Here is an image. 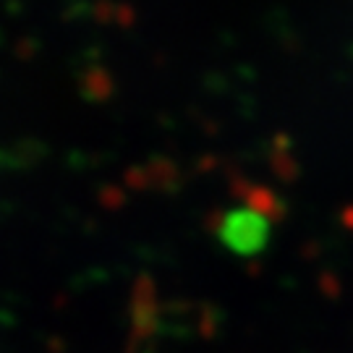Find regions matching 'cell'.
I'll list each match as a JSON object with an SVG mask.
<instances>
[{
    "instance_id": "cell-1",
    "label": "cell",
    "mask_w": 353,
    "mask_h": 353,
    "mask_svg": "<svg viewBox=\"0 0 353 353\" xmlns=\"http://www.w3.org/2000/svg\"><path fill=\"white\" fill-rule=\"evenodd\" d=\"M223 243L236 254H256L265 249L267 243V223L265 217L254 214L252 210L246 212H233L223 223Z\"/></svg>"
}]
</instances>
